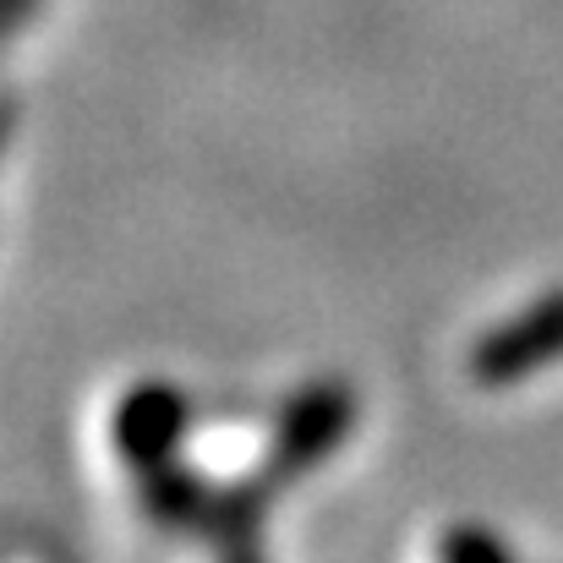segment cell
<instances>
[{
  "label": "cell",
  "mask_w": 563,
  "mask_h": 563,
  "mask_svg": "<svg viewBox=\"0 0 563 563\" xmlns=\"http://www.w3.org/2000/svg\"><path fill=\"white\" fill-rule=\"evenodd\" d=\"M438 563H515V559H509V548H504L493 531H482V526H454V531L443 537V548H438Z\"/></svg>",
  "instance_id": "cell-2"
},
{
  "label": "cell",
  "mask_w": 563,
  "mask_h": 563,
  "mask_svg": "<svg viewBox=\"0 0 563 563\" xmlns=\"http://www.w3.org/2000/svg\"><path fill=\"white\" fill-rule=\"evenodd\" d=\"M181 438V399L165 394V388H143L121 405V421H115V449L137 465V471H159L170 460Z\"/></svg>",
  "instance_id": "cell-1"
},
{
  "label": "cell",
  "mask_w": 563,
  "mask_h": 563,
  "mask_svg": "<svg viewBox=\"0 0 563 563\" xmlns=\"http://www.w3.org/2000/svg\"><path fill=\"white\" fill-rule=\"evenodd\" d=\"M224 563H263V559H257V548H252V531L224 537Z\"/></svg>",
  "instance_id": "cell-3"
}]
</instances>
